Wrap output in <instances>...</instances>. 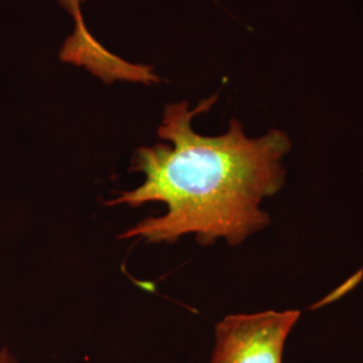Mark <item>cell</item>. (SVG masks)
Returning <instances> with one entry per match:
<instances>
[{
    "mask_svg": "<svg viewBox=\"0 0 363 363\" xmlns=\"http://www.w3.org/2000/svg\"><path fill=\"white\" fill-rule=\"evenodd\" d=\"M216 101L213 96L194 109L187 101L166 106L157 136L169 143L140 147L130 160L143 183L104 202L109 208L160 202L166 213L140 220L120 238L160 244L194 234L202 245L217 240L238 245L268 226L269 216L259 206L286 183L283 160L291 139L280 130L249 138L237 118L220 136L196 133L193 118Z\"/></svg>",
    "mask_w": 363,
    "mask_h": 363,
    "instance_id": "cell-1",
    "label": "cell"
},
{
    "mask_svg": "<svg viewBox=\"0 0 363 363\" xmlns=\"http://www.w3.org/2000/svg\"><path fill=\"white\" fill-rule=\"evenodd\" d=\"M300 311L229 315L216 327L210 363H283L286 340Z\"/></svg>",
    "mask_w": 363,
    "mask_h": 363,
    "instance_id": "cell-2",
    "label": "cell"
},
{
    "mask_svg": "<svg viewBox=\"0 0 363 363\" xmlns=\"http://www.w3.org/2000/svg\"><path fill=\"white\" fill-rule=\"evenodd\" d=\"M85 1L86 0H58L74 22L73 33L66 38L60 50V60L66 64L85 67L106 85L115 81H130L145 85L159 84L160 78L155 74L154 66L128 62L105 49L91 35L84 22L81 10Z\"/></svg>",
    "mask_w": 363,
    "mask_h": 363,
    "instance_id": "cell-3",
    "label": "cell"
},
{
    "mask_svg": "<svg viewBox=\"0 0 363 363\" xmlns=\"http://www.w3.org/2000/svg\"><path fill=\"white\" fill-rule=\"evenodd\" d=\"M0 363H18V359L10 351V349L1 347L0 349Z\"/></svg>",
    "mask_w": 363,
    "mask_h": 363,
    "instance_id": "cell-4",
    "label": "cell"
}]
</instances>
